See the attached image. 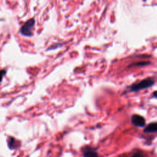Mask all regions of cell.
<instances>
[{
	"instance_id": "obj_6",
	"label": "cell",
	"mask_w": 157,
	"mask_h": 157,
	"mask_svg": "<svg viewBox=\"0 0 157 157\" xmlns=\"http://www.w3.org/2000/svg\"><path fill=\"white\" fill-rule=\"evenodd\" d=\"M16 144H17L16 141L14 138H12V137H11V138L9 139V140L8 141V145H9V148H11V149H13V148H16Z\"/></svg>"
},
{
	"instance_id": "obj_9",
	"label": "cell",
	"mask_w": 157,
	"mask_h": 157,
	"mask_svg": "<svg viewBox=\"0 0 157 157\" xmlns=\"http://www.w3.org/2000/svg\"><path fill=\"white\" fill-rule=\"evenodd\" d=\"M153 96H155V98H157V91L153 92Z\"/></svg>"
},
{
	"instance_id": "obj_2",
	"label": "cell",
	"mask_w": 157,
	"mask_h": 157,
	"mask_svg": "<svg viewBox=\"0 0 157 157\" xmlns=\"http://www.w3.org/2000/svg\"><path fill=\"white\" fill-rule=\"evenodd\" d=\"M35 20L34 19H31L27 20L20 28V33L24 36L30 37L33 36V30L34 27Z\"/></svg>"
},
{
	"instance_id": "obj_4",
	"label": "cell",
	"mask_w": 157,
	"mask_h": 157,
	"mask_svg": "<svg viewBox=\"0 0 157 157\" xmlns=\"http://www.w3.org/2000/svg\"><path fill=\"white\" fill-rule=\"evenodd\" d=\"M84 157H98V155L95 150L91 147H86L83 150Z\"/></svg>"
},
{
	"instance_id": "obj_8",
	"label": "cell",
	"mask_w": 157,
	"mask_h": 157,
	"mask_svg": "<svg viewBox=\"0 0 157 157\" xmlns=\"http://www.w3.org/2000/svg\"><path fill=\"white\" fill-rule=\"evenodd\" d=\"M6 70H3L0 71V83H1L2 81L3 80V77L6 75Z\"/></svg>"
},
{
	"instance_id": "obj_1",
	"label": "cell",
	"mask_w": 157,
	"mask_h": 157,
	"mask_svg": "<svg viewBox=\"0 0 157 157\" xmlns=\"http://www.w3.org/2000/svg\"><path fill=\"white\" fill-rule=\"evenodd\" d=\"M154 80L151 78H147L145 79L142 80L141 82L134 84L131 86L130 87V91H138L139 90H142L143 89H145L149 88L154 85Z\"/></svg>"
},
{
	"instance_id": "obj_3",
	"label": "cell",
	"mask_w": 157,
	"mask_h": 157,
	"mask_svg": "<svg viewBox=\"0 0 157 157\" xmlns=\"http://www.w3.org/2000/svg\"><path fill=\"white\" fill-rule=\"evenodd\" d=\"M132 123L136 127H143L145 124V120L144 118L139 115H133L131 117Z\"/></svg>"
},
{
	"instance_id": "obj_5",
	"label": "cell",
	"mask_w": 157,
	"mask_h": 157,
	"mask_svg": "<svg viewBox=\"0 0 157 157\" xmlns=\"http://www.w3.org/2000/svg\"><path fill=\"white\" fill-rule=\"evenodd\" d=\"M144 133H156L157 132V123H152L148 125L144 130Z\"/></svg>"
},
{
	"instance_id": "obj_7",
	"label": "cell",
	"mask_w": 157,
	"mask_h": 157,
	"mask_svg": "<svg viewBox=\"0 0 157 157\" xmlns=\"http://www.w3.org/2000/svg\"><path fill=\"white\" fill-rule=\"evenodd\" d=\"M122 157H145L144 153L141 151H138L135 152L134 154H133V155L128 156H123Z\"/></svg>"
}]
</instances>
